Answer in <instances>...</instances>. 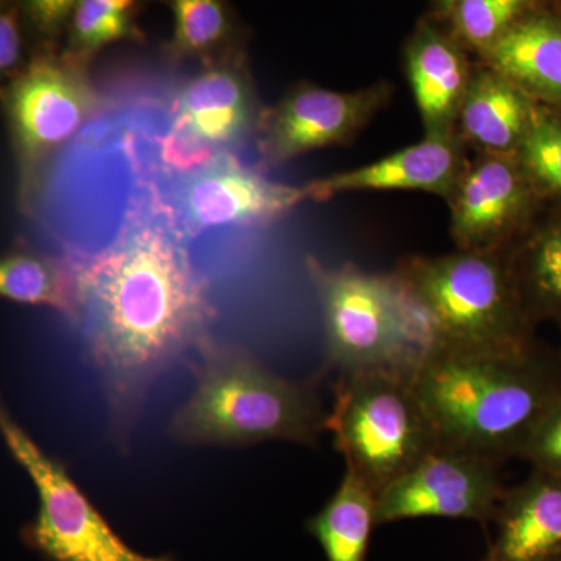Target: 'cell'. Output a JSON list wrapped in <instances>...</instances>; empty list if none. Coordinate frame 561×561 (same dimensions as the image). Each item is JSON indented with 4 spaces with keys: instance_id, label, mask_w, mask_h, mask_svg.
Returning a JSON list of instances; mask_svg holds the SVG:
<instances>
[{
    "instance_id": "5",
    "label": "cell",
    "mask_w": 561,
    "mask_h": 561,
    "mask_svg": "<svg viewBox=\"0 0 561 561\" xmlns=\"http://www.w3.org/2000/svg\"><path fill=\"white\" fill-rule=\"evenodd\" d=\"M323 311L328 360L341 375L394 370L413 375L432 350L426 320L397 273L382 275L359 265L330 267L306 260Z\"/></svg>"
},
{
    "instance_id": "19",
    "label": "cell",
    "mask_w": 561,
    "mask_h": 561,
    "mask_svg": "<svg viewBox=\"0 0 561 561\" xmlns=\"http://www.w3.org/2000/svg\"><path fill=\"white\" fill-rule=\"evenodd\" d=\"M553 203L504 253L527 319L535 328L552 321L561 331V203Z\"/></svg>"
},
{
    "instance_id": "4",
    "label": "cell",
    "mask_w": 561,
    "mask_h": 561,
    "mask_svg": "<svg viewBox=\"0 0 561 561\" xmlns=\"http://www.w3.org/2000/svg\"><path fill=\"white\" fill-rule=\"evenodd\" d=\"M394 273L426 320L432 350L512 354L538 343L504 251L415 254Z\"/></svg>"
},
{
    "instance_id": "1",
    "label": "cell",
    "mask_w": 561,
    "mask_h": 561,
    "mask_svg": "<svg viewBox=\"0 0 561 561\" xmlns=\"http://www.w3.org/2000/svg\"><path fill=\"white\" fill-rule=\"evenodd\" d=\"M68 256L80 279L77 324L117 409H130L187 351L209 345L205 280L158 214L127 206L103 249Z\"/></svg>"
},
{
    "instance_id": "22",
    "label": "cell",
    "mask_w": 561,
    "mask_h": 561,
    "mask_svg": "<svg viewBox=\"0 0 561 561\" xmlns=\"http://www.w3.org/2000/svg\"><path fill=\"white\" fill-rule=\"evenodd\" d=\"M376 527L378 496L350 470L330 501L306 523V531L319 541L327 561H367Z\"/></svg>"
},
{
    "instance_id": "25",
    "label": "cell",
    "mask_w": 561,
    "mask_h": 561,
    "mask_svg": "<svg viewBox=\"0 0 561 561\" xmlns=\"http://www.w3.org/2000/svg\"><path fill=\"white\" fill-rule=\"evenodd\" d=\"M534 0H457L446 11L454 36L483 54L516 21L529 13Z\"/></svg>"
},
{
    "instance_id": "23",
    "label": "cell",
    "mask_w": 561,
    "mask_h": 561,
    "mask_svg": "<svg viewBox=\"0 0 561 561\" xmlns=\"http://www.w3.org/2000/svg\"><path fill=\"white\" fill-rule=\"evenodd\" d=\"M139 0H77L60 54L87 68L106 47L122 41H142Z\"/></svg>"
},
{
    "instance_id": "3",
    "label": "cell",
    "mask_w": 561,
    "mask_h": 561,
    "mask_svg": "<svg viewBox=\"0 0 561 561\" xmlns=\"http://www.w3.org/2000/svg\"><path fill=\"white\" fill-rule=\"evenodd\" d=\"M327 416L305 383L280 378L247 351L209 343L171 434L190 445L278 440L313 446L327 432Z\"/></svg>"
},
{
    "instance_id": "8",
    "label": "cell",
    "mask_w": 561,
    "mask_h": 561,
    "mask_svg": "<svg viewBox=\"0 0 561 561\" xmlns=\"http://www.w3.org/2000/svg\"><path fill=\"white\" fill-rule=\"evenodd\" d=\"M2 95L20 173L21 203L31 206L47 162L77 139L105 102L88 69L66 60L60 51L35 55L3 87Z\"/></svg>"
},
{
    "instance_id": "13",
    "label": "cell",
    "mask_w": 561,
    "mask_h": 561,
    "mask_svg": "<svg viewBox=\"0 0 561 561\" xmlns=\"http://www.w3.org/2000/svg\"><path fill=\"white\" fill-rule=\"evenodd\" d=\"M505 490L500 463L442 446L378 494V527L420 518L468 519L486 526Z\"/></svg>"
},
{
    "instance_id": "17",
    "label": "cell",
    "mask_w": 561,
    "mask_h": 561,
    "mask_svg": "<svg viewBox=\"0 0 561 561\" xmlns=\"http://www.w3.org/2000/svg\"><path fill=\"white\" fill-rule=\"evenodd\" d=\"M535 103L518 84L482 62L474 66L456 133L474 153L516 154Z\"/></svg>"
},
{
    "instance_id": "15",
    "label": "cell",
    "mask_w": 561,
    "mask_h": 561,
    "mask_svg": "<svg viewBox=\"0 0 561 561\" xmlns=\"http://www.w3.org/2000/svg\"><path fill=\"white\" fill-rule=\"evenodd\" d=\"M474 66L459 39L423 24L405 46V76L423 122L424 135L456 131Z\"/></svg>"
},
{
    "instance_id": "28",
    "label": "cell",
    "mask_w": 561,
    "mask_h": 561,
    "mask_svg": "<svg viewBox=\"0 0 561 561\" xmlns=\"http://www.w3.org/2000/svg\"><path fill=\"white\" fill-rule=\"evenodd\" d=\"M456 2H457V0H440V5H442L443 13L446 14V11L451 9L454 3H456Z\"/></svg>"
},
{
    "instance_id": "29",
    "label": "cell",
    "mask_w": 561,
    "mask_h": 561,
    "mask_svg": "<svg viewBox=\"0 0 561 561\" xmlns=\"http://www.w3.org/2000/svg\"><path fill=\"white\" fill-rule=\"evenodd\" d=\"M482 561H494V560H491L489 556H485V557H483Z\"/></svg>"
},
{
    "instance_id": "20",
    "label": "cell",
    "mask_w": 561,
    "mask_h": 561,
    "mask_svg": "<svg viewBox=\"0 0 561 561\" xmlns=\"http://www.w3.org/2000/svg\"><path fill=\"white\" fill-rule=\"evenodd\" d=\"M0 294L20 305L44 306L77 324L80 317V279L69 256L44 253L18 239L0 264Z\"/></svg>"
},
{
    "instance_id": "21",
    "label": "cell",
    "mask_w": 561,
    "mask_h": 561,
    "mask_svg": "<svg viewBox=\"0 0 561 561\" xmlns=\"http://www.w3.org/2000/svg\"><path fill=\"white\" fill-rule=\"evenodd\" d=\"M172 13L169 55L217 65L245 55V28L230 0H164Z\"/></svg>"
},
{
    "instance_id": "18",
    "label": "cell",
    "mask_w": 561,
    "mask_h": 561,
    "mask_svg": "<svg viewBox=\"0 0 561 561\" xmlns=\"http://www.w3.org/2000/svg\"><path fill=\"white\" fill-rule=\"evenodd\" d=\"M534 101L561 108V16L529 11L481 55Z\"/></svg>"
},
{
    "instance_id": "7",
    "label": "cell",
    "mask_w": 561,
    "mask_h": 561,
    "mask_svg": "<svg viewBox=\"0 0 561 561\" xmlns=\"http://www.w3.org/2000/svg\"><path fill=\"white\" fill-rule=\"evenodd\" d=\"M264 172L239 154H219L191 171L149 181L139 203L187 245L206 236L245 234L309 202L305 186L275 183Z\"/></svg>"
},
{
    "instance_id": "6",
    "label": "cell",
    "mask_w": 561,
    "mask_h": 561,
    "mask_svg": "<svg viewBox=\"0 0 561 561\" xmlns=\"http://www.w3.org/2000/svg\"><path fill=\"white\" fill-rule=\"evenodd\" d=\"M327 431L350 470L376 496L442 448L413 375L368 370L341 375Z\"/></svg>"
},
{
    "instance_id": "31",
    "label": "cell",
    "mask_w": 561,
    "mask_h": 561,
    "mask_svg": "<svg viewBox=\"0 0 561 561\" xmlns=\"http://www.w3.org/2000/svg\"><path fill=\"white\" fill-rule=\"evenodd\" d=\"M561 332V331H560ZM560 350H561V345H560Z\"/></svg>"
},
{
    "instance_id": "24",
    "label": "cell",
    "mask_w": 561,
    "mask_h": 561,
    "mask_svg": "<svg viewBox=\"0 0 561 561\" xmlns=\"http://www.w3.org/2000/svg\"><path fill=\"white\" fill-rule=\"evenodd\" d=\"M516 157L549 202L561 203V108L535 103Z\"/></svg>"
},
{
    "instance_id": "10",
    "label": "cell",
    "mask_w": 561,
    "mask_h": 561,
    "mask_svg": "<svg viewBox=\"0 0 561 561\" xmlns=\"http://www.w3.org/2000/svg\"><path fill=\"white\" fill-rule=\"evenodd\" d=\"M0 430L38 493V512L21 530L31 551L49 561H173L125 545L60 461L44 453L7 411L0 415Z\"/></svg>"
},
{
    "instance_id": "14",
    "label": "cell",
    "mask_w": 561,
    "mask_h": 561,
    "mask_svg": "<svg viewBox=\"0 0 561 561\" xmlns=\"http://www.w3.org/2000/svg\"><path fill=\"white\" fill-rule=\"evenodd\" d=\"M470 149L456 131L424 135L419 144L381 160L302 184L309 202H328L348 192L416 191L448 202L470 162Z\"/></svg>"
},
{
    "instance_id": "30",
    "label": "cell",
    "mask_w": 561,
    "mask_h": 561,
    "mask_svg": "<svg viewBox=\"0 0 561 561\" xmlns=\"http://www.w3.org/2000/svg\"><path fill=\"white\" fill-rule=\"evenodd\" d=\"M556 561H561V559H559V560H556Z\"/></svg>"
},
{
    "instance_id": "16",
    "label": "cell",
    "mask_w": 561,
    "mask_h": 561,
    "mask_svg": "<svg viewBox=\"0 0 561 561\" xmlns=\"http://www.w3.org/2000/svg\"><path fill=\"white\" fill-rule=\"evenodd\" d=\"M493 524L491 560L561 559V479L530 468L523 482L505 490Z\"/></svg>"
},
{
    "instance_id": "2",
    "label": "cell",
    "mask_w": 561,
    "mask_h": 561,
    "mask_svg": "<svg viewBox=\"0 0 561 561\" xmlns=\"http://www.w3.org/2000/svg\"><path fill=\"white\" fill-rule=\"evenodd\" d=\"M413 386L442 446L504 463L522 456L542 416L561 398V350L512 354L431 350Z\"/></svg>"
},
{
    "instance_id": "27",
    "label": "cell",
    "mask_w": 561,
    "mask_h": 561,
    "mask_svg": "<svg viewBox=\"0 0 561 561\" xmlns=\"http://www.w3.org/2000/svg\"><path fill=\"white\" fill-rule=\"evenodd\" d=\"M519 459L526 460L531 470L561 479V398L531 432Z\"/></svg>"
},
{
    "instance_id": "9",
    "label": "cell",
    "mask_w": 561,
    "mask_h": 561,
    "mask_svg": "<svg viewBox=\"0 0 561 561\" xmlns=\"http://www.w3.org/2000/svg\"><path fill=\"white\" fill-rule=\"evenodd\" d=\"M150 98L164 139L191 165L206 164L219 154H239L254 144L264 111L247 55L202 66Z\"/></svg>"
},
{
    "instance_id": "11",
    "label": "cell",
    "mask_w": 561,
    "mask_h": 561,
    "mask_svg": "<svg viewBox=\"0 0 561 561\" xmlns=\"http://www.w3.org/2000/svg\"><path fill=\"white\" fill-rule=\"evenodd\" d=\"M393 95L387 81L332 91L302 81L262 111L254 146L264 171L330 147L350 146Z\"/></svg>"
},
{
    "instance_id": "12",
    "label": "cell",
    "mask_w": 561,
    "mask_h": 561,
    "mask_svg": "<svg viewBox=\"0 0 561 561\" xmlns=\"http://www.w3.org/2000/svg\"><path fill=\"white\" fill-rule=\"evenodd\" d=\"M446 203L457 250L505 251L549 201L516 154L476 153Z\"/></svg>"
},
{
    "instance_id": "26",
    "label": "cell",
    "mask_w": 561,
    "mask_h": 561,
    "mask_svg": "<svg viewBox=\"0 0 561 561\" xmlns=\"http://www.w3.org/2000/svg\"><path fill=\"white\" fill-rule=\"evenodd\" d=\"M77 0H21L35 55L60 51Z\"/></svg>"
}]
</instances>
